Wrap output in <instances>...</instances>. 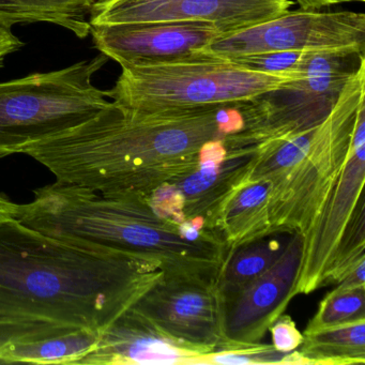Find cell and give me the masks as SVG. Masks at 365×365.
Wrapping results in <instances>:
<instances>
[{
  "instance_id": "1",
  "label": "cell",
  "mask_w": 365,
  "mask_h": 365,
  "mask_svg": "<svg viewBox=\"0 0 365 365\" xmlns=\"http://www.w3.org/2000/svg\"><path fill=\"white\" fill-rule=\"evenodd\" d=\"M164 277L155 260L0 222V318L103 330Z\"/></svg>"
},
{
  "instance_id": "2",
  "label": "cell",
  "mask_w": 365,
  "mask_h": 365,
  "mask_svg": "<svg viewBox=\"0 0 365 365\" xmlns=\"http://www.w3.org/2000/svg\"><path fill=\"white\" fill-rule=\"evenodd\" d=\"M223 108L182 114L134 115L110 101L99 114L24 149L56 181L102 194L140 193L178 180L202 149L235 128Z\"/></svg>"
},
{
  "instance_id": "3",
  "label": "cell",
  "mask_w": 365,
  "mask_h": 365,
  "mask_svg": "<svg viewBox=\"0 0 365 365\" xmlns=\"http://www.w3.org/2000/svg\"><path fill=\"white\" fill-rule=\"evenodd\" d=\"M14 219L38 232L97 251L155 260L164 277H217L227 245L221 236L191 241L181 222L158 212L140 193L102 194L56 181L16 206Z\"/></svg>"
},
{
  "instance_id": "4",
  "label": "cell",
  "mask_w": 365,
  "mask_h": 365,
  "mask_svg": "<svg viewBox=\"0 0 365 365\" xmlns=\"http://www.w3.org/2000/svg\"><path fill=\"white\" fill-rule=\"evenodd\" d=\"M121 69L106 95L113 103L134 115L238 108L301 74L262 73L230 59L198 53L181 61Z\"/></svg>"
},
{
  "instance_id": "5",
  "label": "cell",
  "mask_w": 365,
  "mask_h": 365,
  "mask_svg": "<svg viewBox=\"0 0 365 365\" xmlns=\"http://www.w3.org/2000/svg\"><path fill=\"white\" fill-rule=\"evenodd\" d=\"M99 54L65 69L0 83V158L80 125L110 106L93 78L108 63Z\"/></svg>"
},
{
  "instance_id": "6",
  "label": "cell",
  "mask_w": 365,
  "mask_h": 365,
  "mask_svg": "<svg viewBox=\"0 0 365 365\" xmlns=\"http://www.w3.org/2000/svg\"><path fill=\"white\" fill-rule=\"evenodd\" d=\"M365 101L361 103L351 144L326 200L302 238L294 297L339 284L365 259Z\"/></svg>"
},
{
  "instance_id": "7",
  "label": "cell",
  "mask_w": 365,
  "mask_h": 365,
  "mask_svg": "<svg viewBox=\"0 0 365 365\" xmlns=\"http://www.w3.org/2000/svg\"><path fill=\"white\" fill-rule=\"evenodd\" d=\"M364 65V53H309L298 78L239 106L240 123L226 138L258 147L318 127Z\"/></svg>"
},
{
  "instance_id": "8",
  "label": "cell",
  "mask_w": 365,
  "mask_h": 365,
  "mask_svg": "<svg viewBox=\"0 0 365 365\" xmlns=\"http://www.w3.org/2000/svg\"><path fill=\"white\" fill-rule=\"evenodd\" d=\"M365 101V65L344 87L330 114L316 130L307 155L271 185L272 232H309L347 158L361 103Z\"/></svg>"
},
{
  "instance_id": "9",
  "label": "cell",
  "mask_w": 365,
  "mask_h": 365,
  "mask_svg": "<svg viewBox=\"0 0 365 365\" xmlns=\"http://www.w3.org/2000/svg\"><path fill=\"white\" fill-rule=\"evenodd\" d=\"M268 52L364 53V14L288 10L247 29L223 34L196 53L234 58Z\"/></svg>"
},
{
  "instance_id": "10",
  "label": "cell",
  "mask_w": 365,
  "mask_h": 365,
  "mask_svg": "<svg viewBox=\"0 0 365 365\" xmlns=\"http://www.w3.org/2000/svg\"><path fill=\"white\" fill-rule=\"evenodd\" d=\"M256 153L257 147L239 146L224 136L202 149L193 170L153 192L149 202L175 221H193L217 232L226 202L249 182Z\"/></svg>"
},
{
  "instance_id": "11",
  "label": "cell",
  "mask_w": 365,
  "mask_h": 365,
  "mask_svg": "<svg viewBox=\"0 0 365 365\" xmlns=\"http://www.w3.org/2000/svg\"><path fill=\"white\" fill-rule=\"evenodd\" d=\"M131 307L168 336L204 354L223 345L222 294L215 277H163Z\"/></svg>"
},
{
  "instance_id": "12",
  "label": "cell",
  "mask_w": 365,
  "mask_h": 365,
  "mask_svg": "<svg viewBox=\"0 0 365 365\" xmlns=\"http://www.w3.org/2000/svg\"><path fill=\"white\" fill-rule=\"evenodd\" d=\"M292 0H96L91 26L202 23L224 33L247 29L292 9Z\"/></svg>"
},
{
  "instance_id": "13",
  "label": "cell",
  "mask_w": 365,
  "mask_h": 365,
  "mask_svg": "<svg viewBox=\"0 0 365 365\" xmlns=\"http://www.w3.org/2000/svg\"><path fill=\"white\" fill-rule=\"evenodd\" d=\"M301 256L302 238L294 232L270 269L237 292L222 296L223 345L219 349L260 343L294 298Z\"/></svg>"
},
{
  "instance_id": "14",
  "label": "cell",
  "mask_w": 365,
  "mask_h": 365,
  "mask_svg": "<svg viewBox=\"0 0 365 365\" xmlns=\"http://www.w3.org/2000/svg\"><path fill=\"white\" fill-rule=\"evenodd\" d=\"M223 34L202 23H134L91 29L95 48L121 68L190 58Z\"/></svg>"
},
{
  "instance_id": "15",
  "label": "cell",
  "mask_w": 365,
  "mask_h": 365,
  "mask_svg": "<svg viewBox=\"0 0 365 365\" xmlns=\"http://www.w3.org/2000/svg\"><path fill=\"white\" fill-rule=\"evenodd\" d=\"M205 354L130 307L100 331L96 347L76 365H202Z\"/></svg>"
},
{
  "instance_id": "16",
  "label": "cell",
  "mask_w": 365,
  "mask_h": 365,
  "mask_svg": "<svg viewBox=\"0 0 365 365\" xmlns=\"http://www.w3.org/2000/svg\"><path fill=\"white\" fill-rule=\"evenodd\" d=\"M270 190L269 181L247 182L226 202L220 215L217 232L227 249L273 234L269 207Z\"/></svg>"
},
{
  "instance_id": "17",
  "label": "cell",
  "mask_w": 365,
  "mask_h": 365,
  "mask_svg": "<svg viewBox=\"0 0 365 365\" xmlns=\"http://www.w3.org/2000/svg\"><path fill=\"white\" fill-rule=\"evenodd\" d=\"M96 0H0V27L50 23L85 39L91 35V8Z\"/></svg>"
},
{
  "instance_id": "18",
  "label": "cell",
  "mask_w": 365,
  "mask_h": 365,
  "mask_svg": "<svg viewBox=\"0 0 365 365\" xmlns=\"http://www.w3.org/2000/svg\"><path fill=\"white\" fill-rule=\"evenodd\" d=\"M294 232H277L228 249L215 282L222 296L232 294L266 272L281 257Z\"/></svg>"
},
{
  "instance_id": "19",
  "label": "cell",
  "mask_w": 365,
  "mask_h": 365,
  "mask_svg": "<svg viewBox=\"0 0 365 365\" xmlns=\"http://www.w3.org/2000/svg\"><path fill=\"white\" fill-rule=\"evenodd\" d=\"M99 339V330L80 328L46 339L16 341L0 350V363L76 364Z\"/></svg>"
},
{
  "instance_id": "20",
  "label": "cell",
  "mask_w": 365,
  "mask_h": 365,
  "mask_svg": "<svg viewBox=\"0 0 365 365\" xmlns=\"http://www.w3.org/2000/svg\"><path fill=\"white\" fill-rule=\"evenodd\" d=\"M294 350L297 364L365 363V322L307 333Z\"/></svg>"
},
{
  "instance_id": "21",
  "label": "cell",
  "mask_w": 365,
  "mask_h": 365,
  "mask_svg": "<svg viewBox=\"0 0 365 365\" xmlns=\"http://www.w3.org/2000/svg\"><path fill=\"white\" fill-rule=\"evenodd\" d=\"M316 130L258 146L249 182L266 180L272 185L283 178L307 155Z\"/></svg>"
},
{
  "instance_id": "22",
  "label": "cell",
  "mask_w": 365,
  "mask_h": 365,
  "mask_svg": "<svg viewBox=\"0 0 365 365\" xmlns=\"http://www.w3.org/2000/svg\"><path fill=\"white\" fill-rule=\"evenodd\" d=\"M365 322V286L341 288L337 286L318 305L307 333Z\"/></svg>"
},
{
  "instance_id": "23",
  "label": "cell",
  "mask_w": 365,
  "mask_h": 365,
  "mask_svg": "<svg viewBox=\"0 0 365 365\" xmlns=\"http://www.w3.org/2000/svg\"><path fill=\"white\" fill-rule=\"evenodd\" d=\"M208 364H292V352L283 354L275 350L272 344L257 343L209 352L202 360V365Z\"/></svg>"
},
{
  "instance_id": "24",
  "label": "cell",
  "mask_w": 365,
  "mask_h": 365,
  "mask_svg": "<svg viewBox=\"0 0 365 365\" xmlns=\"http://www.w3.org/2000/svg\"><path fill=\"white\" fill-rule=\"evenodd\" d=\"M76 329L80 328L46 320L0 318V350L16 341L46 339Z\"/></svg>"
},
{
  "instance_id": "25",
  "label": "cell",
  "mask_w": 365,
  "mask_h": 365,
  "mask_svg": "<svg viewBox=\"0 0 365 365\" xmlns=\"http://www.w3.org/2000/svg\"><path fill=\"white\" fill-rule=\"evenodd\" d=\"M307 54L309 53L268 52L227 59L252 71L262 73L298 74Z\"/></svg>"
},
{
  "instance_id": "26",
  "label": "cell",
  "mask_w": 365,
  "mask_h": 365,
  "mask_svg": "<svg viewBox=\"0 0 365 365\" xmlns=\"http://www.w3.org/2000/svg\"><path fill=\"white\" fill-rule=\"evenodd\" d=\"M272 335V346L277 351L289 354L300 347L304 335L297 328L296 322L289 315L282 314L270 329Z\"/></svg>"
},
{
  "instance_id": "27",
  "label": "cell",
  "mask_w": 365,
  "mask_h": 365,
  "mask_svg": "<svg viewBox=\"0 0 365 365\" xmlns=\"http://www.w3.org/2000/svg\"><path fill=\"white\" fill-rule=\"evenodd\" d=\"M24 46V42L19 39L11 29L0 27V68L4 67V63L9 55L18 52Z\"/></svg>"
},
{
  "instance_id": "28",
  "label": "cell",
  "mask_w": 365,
  "mask_h": 365,
  "mask_svg": "<svg viewBox=\"0 0 365 365\" xmlns=\"http://www.w3.org/2000/svg\"><path fill=\"white\" fill-rule=\"evenodd\" d=\"M354 1L363 3L362 0H294V3L298 4L300 10L317 11L322 8L341 5V4L354 3Z\"/></svg>"
},
{
  "instance_id": "29",
  "label": "cell",
  "mask_w": 365,
  "mask_h": 365,
  "mask_svg": "<svg viewBox=\"0 0 365 365\" xmlns=\"http://www.w3.org/2000/svg\"><path fill=\"white\" fill-rule=\"evenodd\" d=\"M18 205L10 202L5 196L0 195V222L14 217Z\"/></svg>"
},
{
  "instance_id": "30",
  "label": "cell",
  "mask_w": 365,
  "mask_h": 365,
  "mask_svg": "<svg viewBox=\"0 0 365 365\" xmlns=\"http://www.w3.org/2000/svg\"><path fill=\"white\" fill-rule=\"evenodd\" d=\"M362 1H364V0H362Z\"/></svg>"
}]
</instances>
